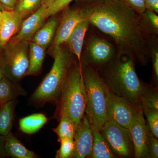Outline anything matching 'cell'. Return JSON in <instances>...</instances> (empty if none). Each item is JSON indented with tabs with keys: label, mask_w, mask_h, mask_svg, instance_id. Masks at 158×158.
I'll return each instance as SVG.
<instances>
[{
	"label": "cell",
	"mask_w": 158,
	"mask_h": 158,
	"mask_svg": "<svg viewBox=\"0 0 158 158\" xmlns=\"http://www.w3.org/2000/svg\"><path fill=\"white\" fill-rule=\"evenodd\" d=\"M87 105L85 114L93 128L100 131L107 120L109 90L98 72L81 63Z\"/></svg>",
	"instance_id": "cell-5"
},
{
	"label": "cell",
	"mask_w": 158,
	"mask_h": 158,
	"mask_svg": "<svg viewBox=\"0 0 158 158\" xmlns=\"http://www.w3.org/2000/svg\"><path fill=\"white\" fill-rule=\"evenodd\" d=\"M54 0H42L41 5H44L46 6H48L51 4V3Z\"/></svg>",
	"instance_id": "cell-37"
},
{
	"label": "cell",
	"mask_w": 158,
	"mask_h": 158,
	"mask_svg": "<svg viewBox=\"0 0 158 158\" xmlns=\"http://www.w3.org/2000/svg\"><path fill=\"white\" fill-rule=\"evenodd\" d=\"M138 14L141 15L145 10L144 0H121Z\"/></svg>",
	"instance_id": "cell-32"
},
{
	"label": "cell",
	"mask_w": 158,
	"mask_h": 158,
	"mask_svg": "<svg viewBox=\"0 0 158 158\" xmlns=\"http://www.w3.org/2000/svg\"><path fill=\"white\" fill-rule=\"evenodd\" d=\"M16 83L5 76L0 80V106L19 96L27 94L26 90Z\"/></svg>",
	"instance_id": "cell-19"
},
{
	"label": "cell",
	"mask_w": 158,
	"mask_h": 158,
	"mask_svg": "<svg viewBox=\"0 0 158 158\" xmlns=\"http://www.w3.org/2000/svg\"><path fill=\"white\" fill-rule=\"evenodd\" d=\"M93 144L89 158H115L106 140L99 131L92 128Z\"/></svg>",
	"instance_id": "cell-20"
},
{
	"label": "cell",
	"mask_w": 158,
	"mask_h": 158,
	"mask_svg": "<svg viewBox=\"0 0 158 158\" xmlns=\"http://www.w3.org/2000/svg\"><path fill=\"white\" fill-rule=\"evenodd\" d=\"M4 76H5V73H4V69L0 61V80Z\"/></svg>",
	"instance_id": "cell-36"
},
{
	"label": "cell",
	"mask_w": 158,
	"mask_h": 158,
	"mask_svg": "<svg viewBox=\"0 0 158 158\" xmlns=\"http://www.w3.org/2000/svg\"><path fill=\"white\" fill-rule=\"evenodd\" d=\"M144 5L145 9L158 13V0H144Z\"/></svg>",
	"instance_id": "cell-33"
},
{
	"label": "cell",
	"mask_w": 158,
	"mask_h": 158,
	"mask_svg": "<svg viewBox=\"0 0 158 158\" xmlns=\"http://www.w3.org/2000/svg\"><path fill=\"white\" fill-rule=\"evenodd\" d=\"M84 18L115 43L118 56H126L135 63L151 62L148 37L140 15L121 0H90L80 7Z\"/></svg>",
	"instance_id": "cell-1"
},
{
	"label": "cell",
	"mask_w": 158,
	"mask_h": 158,
	"mask_svg": "<svg viewBox=\"0 0 158 158\" xmlns=\"http://www.w3.org/2000/svg\"><path fill=\"white\" fill-rule=\"evenodd\" d=\"M141 105L146 104L158 109V87L146 83L141 94Z\"/></svg>",
	"instance_id": "cell-28"
},
{
	"label": "cell",
	"mask_w": 158,
	"mask_h": 158,
	"mask_svg": "<svg viewBox=\"0 0 158 158\" xmlns=\"http://www.w3.org/2000/svg\"><path fill=\"white\" fill-rule=\"evenodd\" d=\"M79 1H80V2H81L84 3L86 2H89V1H90V0H79Z\"/></svg>",
	"instance_id": "cell-39"
},
{
	"label": "cell",
	"mask_w": 158,
	"mask_h": 158,
	"mask_svg": "<svg viewBox=\"0 0 158 158\" xmlns=\"http://www.w3.org/2000/svg\"><path fill=\"white\" fill-rule=\"evenodd\" d=\"M17 0H0L1 3L6 10H13Z\"/></svg>",
	"instance_id": "cell-34"
},
{
	"label": "cell",
	"mask_w": 158,
	"mask_h": 158,
	"mask_svg": "<svg viewBox=\"0 0 158 158\" xmlns=\"http://www.w3.org/2000/svg\"><path fill=\"white\" fill-rule=\"evenodd\" d=\"M73 139L75 151L73 158H88L92 149L93 137L92 127L85 114L76 126Z\"/></svg>",
	"instance_id": "cell-12"
},
{
	"label": "cell",
	"mask_w": 158,
	"mask_h": 158,
	"mask_svg": "<svg viewBox=\"0 0 158 158\" xmlns=\"http://www.w3.org/2000/svg\"><path fill=\"white\" fill-rule=\"evenodd\" d=\"M46 48L30 41L29 45V67L26 76L37 75L41 71L45 55Z\"/></svg>",
	"instance_id": "cell-17"
},
{
	"label": "cell",
	"mask_w": 158,
	"mask_h": 158,
	"mask_svg": "<svg viewBox=\"0 0 158 158\" xmlns=\"http://www.w3.org/2000/svg\"><path fill=\"white\" fill-rule=\"evenodd\" d=\"M6 136L0 135V158L8 156L5 148Z\"/></svg>",
	"instance_id": "cell-35"
},
{
	"label": "cell",
	"mask_w": 158,
	"mask_h": 158,
	"mask_svg": "<svg viewBox=\"0 0 158 158\" xmlns=\"http://www.w3.org/2000/svg\"><path fill=\"white\" fill-rule=\"evenodd\" d=\"M5 148L7 156L12 158L37 157L35 152L26 148L11 132L6 136Z\"/></svg>",
	"instance_id": "cell-18"
},
{
	"label": "cell",
	"mask_w": 158,
	"mask_h": 158,
	"mask_svg": "<svg viewBox=\"0 0 158 158\" xmlns=\"http://www.w3.org/2000/svg\"><path fill=\"white\" fill-rule=\"evenodd\" d=\"M60 143V147L57 151L56 158H73L75 151L73 138L64 139Z\"/></svg>",
	"instance_id": "cell-29"
},
{
	"label": "cell",
	"mask_w": 158,
	"mask_h": 158,
	"mask_svg": "<svg viewBox=\"0 0 158 158\" xmlns=\"http://www.w3.org/2000/svg\"><path fill=\"white\" fill-rule=\"evenodd\" d=\"M88 19H85L79 22L73 29L65 44L81 67V58L85 37L90 26Z\"/></svg>",
	"instance_id": "cell-15"
},
{
	"label": "cell",
	"mask_w": 158,
	"mask_h": 158,
	"mask_svg": "<svg viewBox=\"0 0 158 158\" xmlns=\"http://www.w3.org/2000/svg\"><path fill=\"white\" fill-rule=\"evenodd\" d=\"M53 117L59 119L62 113L68 116L76 126L85 115L87 98L81 67L76 59L65 78Z\"/></svg>",
	"instance_id": "cell-4"
},
{
	"label": "cell",
	"mask_w": 158,
	"mask_h": 158,
	"mask_svg": "<svg viewBox=\"0 0 158 158\" xmlns=\"http://www.w3.org/2000/svg\"><path fill=\"white\" fill-rule=\"evenodd\" d=\"M148 45L151 59L152 62V85L158 87V37L149 36Z\"/></svg>",
	"instance_id": "cell-25"
},
{
	"label": "cell",
	"mask_w": 158,
	"mask_h": 158,
	"mask_svg": "<svg viewBox=\"0 0 158 158\" xmlns=\"http://www.w3.org/2000/svg\"><path fill=\"white\" fill-rule=\"evenodd\" d=\"M6 10L5 9V8H4V7L2 6V5L1 4V3H0V10L1 11H3V10Z\"/></svg>",
	"instance_id": "cell-38"
},
{
	"label": "cell",
	"mask_w": 158,
	"mask_h": 158,
	"mask_svg": "<svg viewBox=\"0 0 158 158\" xmlns=\"http://www.w3.org/2000/svg\"><path fill=\"white\" fill-rule=\"evenodd\" d=\"M58 126L53 129V131L58 135V141L73 138L75 132L76 125L71 118L62 113L59 116Z\"/></svg>",
	"instance_id": "cell-23"
},
{
	"label": "cell",
	"mask_w": 158,
	"mask_h": 158,
	"mask_svg": "<svg viewBox=\"0 0 158 158\" xmlns=\"http://www.w3.org/2000/svg\"><path fill=\"white\" fill-rule=\"evenodd\" d=\"M141 23L149 36L158 37V16L156 13L149 9L140 15Z\"/></svg>",
	"instance_id": "cell-24"
},
{
	"label": "cell",
	"mask_w": 158,
	"mask_h": 158,
	"mask_svg": "<svg viewBox=\"0 0 158 158\" xmlns=\"http://www.w3.org/2000/svg\"><path fill=\"white\" fill-rule=\"evenodd\" d=\"M148 144L150 158H158V141L149 130L148 133Z\"/></svg>",
	"instance_id": "cell-31"
},
{
	"label": "cell",
	"mask_w": 158,
	"mask_h": 158,
	"mask_svg": "<svg viewBox=\"0 0 158 158\" xmlns=\"http://www.w3.org/2000/svg\"><path fill=\"white\" fill-rule=\"evenodd\" d=\"M73 0H54L46 10V18L52 16L67 8Z\"/></svg>",
	"instance_id": "cell-30"
},
{
	"label": "cell",
	"mask_w": 158,
	"mask_h": 158,
	"mask_svg": "<svg viewBox=\"0 0 158 158\" xmlns=\"http://www.w3.org/2000/svg\"><path fill=\"white\" fill-rule=\"evenodd\" d=\"M52 50V66L30 98L32 103L39 106L48 102L56 104L69 69L76 59L65 44Z\"/></svg>",
	"instance_id": "cell-3"
},
{
	"label": "cell",
	"mask_w": 158,
	"mask_h": 158,
	"mask_svg": "<svg viewBox=\"0 0 158 158\" xmlns=\"http://www.w3.org/2000/svg\"><path fill=\"white\" fill-rule=\"evenodd\" d=\"M2 11L0 10V19H1V16H2Z\"/></svg>",
	"instance_id": "cell-40"
},
{
	"label": "cell",
	"mask_w": 158,
	"mask_h": 158,
	"mask_svg": "<svg viewBox=\"0 0 158 158\" xmlns=\"http://www.w3.org/2000/svg\"><path fill=\"white\" fill-rule=\"evenodd\" d=\"M23 19L14 10L2 11L0 19V49L17 34Z\"/></svg>",
	"instance_id": "cell-14"
},
{
	"label": "cell",
	"mask_w": 158,
	"mask_h": 158,
	"mask_svg": "<svg viewBox=\"0 0 158 158\" xmlns=\"http://www.w3.org/2000/svg\"><path fill=\"white\" fill-rule=\"evenodd\" d=\"M129 130L134 144V157L150 158L148 137L149 128L144 119L142 109L136 114Z\"/></svg>",
	"instance_id": "cell-10"
},
{
	"label": "cell",
	"mask_w": 158,
	"mask_h": 158,
	"mask_svg": "<svg viewBox=\"0 0 158 158\" xmlns=\"http://www.w3.org/2000/svg\"><path fill=\"white\" fill-rule=\"evenodd\" d=\"M41 2L42 0H17L14 10L24 18L36 11Z\"/></svg>",
	"instance_id": "cell-26"
},
{
	"label": "cell",
	"mask_w": 158,
	"mask_h": 158,
	"mask_svg": "<svg viewBox=\"0 0 158 158\" xmlns=\"http://www.w3.org/2000/svg\"><path fill=\"white\" fill-rule=\"evenodd\" d=\"M60 21L56 17L49 19L34 34L31 41L46 49L53 40Z\"/></svg>",
	"instance_id": "cell-16"
},
{
	"label": "cell",
	"mask_w": 158,
	"mask_h": 158,
	"mask_svg": "<svg viewBox=\"0 0 158 158\" xmlns=\"http://www.w3.org/2000/svg\"><path fill=\"white\" fill-rule=\"evenodd\" d=\"M143 113L147 118L149 130L158 138V109L146 104L142 105Z\"/></svg>",
	"instance_id": "cell-27"
},
{
	"label": "cell",
	"mask_w": 158,
	"mask_h": 158,
	"mask_svg": "<svg viewBox=\"0 0 158 158\" xmlns=\"http://www.w3.org/2000/svg\"><path fill=\"white\" fill-rule=\"evenodd\" d=\"M47 8V6L41 5L28 18L23 21L18 32L10 41L12 42L23 40L31 41L34 34L43 25L47 19L46 17Z\"/></svg>",
	"instance_id": "cell-13"
},
{
	"label": "cell",
	"mask_w": 158,
	"mask_h": 158,
	"mask_svg": "<svg viewBox=\"0 0 158 158\" xmlns=\"http://www.w3.org/2000/svg\"><path fill=\"white\" fill-rule=\"evenodd\" d=\"M100 131L116 156L124 158L135 156L134 144L129 129L107 120Z\"/></svg>",
	"instance_id": "cell-8"
},
{
	"label": "cell",
	"mask_w": 158,
	"mask_h": 158,
	"mask_svg": "<svg viewBox=\"0 0 158 158\" xmlns=\"http://www.w3.org/2000/svg\"><path fill=\"white\" fill-rule=\"evenodd\" d=\"M84 44L81 63L87 64L98 72L103 69L118 56L115 45L98 34H91Z\"/></svg>",
	"instance_id": "cell-7"
},
{
	"label": "cell",
	"mask_w": 158,
	"mask_h": 158,
	"mask_svg": "<svg viewBox=\"0 0 158 158\" xmlns=\"http://www.w3.org/2000/svg\"><path fill=\"white\" fill-rule=\"evenodd\" d=\"M29 41H9L0 49L5 76L17 82L26 76L29 67Z\"/></svg>",
	"instance_id": "cell-6"
},
{
	"label": "cell",
	"mask_w": 158,
	"mask_h": 158,
	"mask_svg": "<svg viewBox=\"0 0 158 158\" xmlns=\"http://www.w3.org/2000/svg\"><path fill=\"white\" fill-rule=\"evenodd\" d=\"M141 109L127 100L114 95L109 90L107 120L129 129L133 119Z\"/></svg>",
	"instance_id": "cell-9"
},
{
	"label": "cell",
	"mask_w": 158,
	"mask_h": 158,
	"mask_svg": "<svg viewBox=\"0 0 158 158\" xmlns=\"http://www.w3.org/2000/svg\"><path fill=\"white\" fill-rule=\"evenodd\" d=\"M135 64L126 56H118L98 72L111 93L142 108L141 96L146 83L138 77Z\"/></svg>",
	"instance_id": "cell-2"
},
{
	"label": "cell",
	"mask_w": 158,
	"mask_h": 158,
	"mask_svg": "<svg viewBox=\"0 0 158 158\" xmlns=\"http://www.w3.org/2000/svg\"><path fill=\"white\" fill-rule=\"evenodd\" d=\"M48 120V118L44 114L34 113L20 119L19 129L25 134L32 135L41 129Z\"/></svg>",
	"instance_id": "cell-21"
},
{
	"label": "cell",
	"mask_w": 158,
	"mask_h": 158,
	"mask_svg": "<svg viewBox=\"0 0 158 158\" xmlns=\"http://www.w3.org/2000/svg\"><path fill=\"white\" fill-rule=\"evenodd\" d=\"M16 104L15 99L0 106V135L6 136L11 132Z\"/></svg>",
	"instance_id": "cell-22"
},
{
	"label": "cell",
	"mask_w": 158,
	"mask_h": 158,
	"mask_svg": "<svg viewBox=\"0 0 158 158\" xmlns=\"http://www.w3.org/2000/svg\"><path fill=\"white\" fill-rule=\"evenodd\" d=\"M63 13L57 27L52 45V49L65 44L73 29L81 21L85 19L81 8L67 9Z\"/></svg>",
	"instance_id": "cell-11"
}]
</instances>
